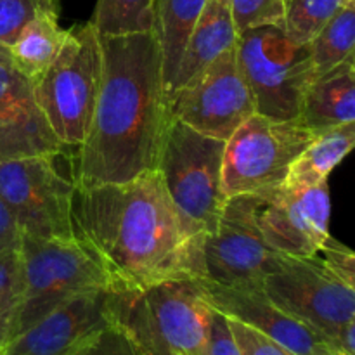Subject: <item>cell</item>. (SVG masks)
Segmentation results:
<instances>
[{
	"mask_svg": "<svg viewBox=\"0 0 355 355\" xmlns=\"http://www.w3.org/2000/svg\"><path fill=\"white\" fill-rule=\"evenodd\" d=\"M103 76L92 123L73 149L76 187L118 184L158 170L170 121L163 61L153 31L99 37Z\"/></svg>",
	"mask_w": 355,
	"mask_h": 355,
	"instance_id": "cell-1",
	"label": "cell"
},
{
	"mask_svg": "<svg viewBox=\"0 0 355 355\" xmlns=\"http://www.w3.org/2000/svg\"><path fill=\"white\" fill-rule=\"evenodd\" d=\"M19 260L23 293L14 336L78 295L96 290L114 291L101 257L76 236L38 239L21 234Z\"/></svg>",
	"mask_w": 355,
	"mask_h": 355,
	"instance_id": "cell-5",
	"label": "cell"
},
{
	"mask_svg": "<svg viewBox=\"0 0 355 355\" xmlns=\"http://www.w3.org/2000/svg\"><path fill=\"white\" fill-rule=\"evenodd\" d=\"M298 120L318 134L355 121V55L312 80Z\"/></svg>",
	"mask_w": 355,
	"mask_h": 355,
	"instance_id": "cell-18",
	"label": "cell"
},
{
	"mask_svg": "<svg viewBox=\"0 0 355 355\" xmlns=\"http://www.w3.org/2000/svg\"><path fill=\"white\" fill-rule=\"evenodd\" d=\"M354 144L355 121L319 132L291 163L281 187L298 189L328 182L329 173L345 159Z\"/></svg>",
	"mask_w": 355,
	"mask_h": 355,
	"instance_id": "cell-19",
	"label": "cell"
},
{
	"mask_svg": "<svg viewBox=\"0 0 355 355\" xmlns=\"http://www.w3.org/2000/svg\"><path fill=\"white\" fill-rule=\"evenodd\" d=\"M214 309L198 279L111 291V314L134 355H207Z\"/></svg>",
	"mask_w": 355,
	"mask_h": 355,
	"instance_id": "cell-3",
	"label": "cell"
},
{
	"mask_svg": "<svg viewBox=\"0 0 355 355\" xmlns=\"http://www.w3.org/2000/svg\"><path fill=\"white\" fill-rule=\"evenodd\" d=\"M128 340L116 326H110L87 343L76 355H123L128 349Z\"/></svg>",
	"mask_w": 355,
	"mask_h": 355,
	"instance_id": "cell-31",
	"label": "cell"
},
{
	"mask_svg": "<svg viewBox=\"0 0 355 355\" xmlns=\"http://www.w3.org/2000/svg\"><path fill=\"white\" fill-rule=\"evenodd\" d=\"M307 45L315 76L352 58L355 45V3L343 7Z\"/></svg>",
	"mask_w": 355,
	"mask_h": 355,
	"instance_id": "cell-22",
	"label": "cell"
},
{
	"mask_svg": "<svg viewBox=\"0 0 355 355\" xmlns=\"http://www.w3.org/2000/svg\"><path fill=\"white\" fill-rule=\"evenodd\" d=\"M73 229L101 257L114 291L201 279V248L184 232L158 170L127 182L76 187Z\"/></svg>",
	"mask_w": 355,
	"mask_h": 355,
	"instance_id": "cell-2",
	"label": "cell"
},
{
	"mask_svg": "<svg viewBox=\"0 0 355 355\" xmlns=\"http://www.w3.org/2000/svg\"><path fill=\"white\" fill-rule=\"evenodd\" d=\"M208 305L225 318L255 328L295 355H336L318 331L291 318L269 300L263 290H236L198 279Z\"/></svg>",
	"mask_w": 355,
	"mask_h": 355,
	"instance_id": "cell-16",
	"label": "cell"
},
{
	"mask_svg": "<svg viewBox=\"0 0 355 355\" xmlns=\"http://www.w3.org/2000/svg\"><path fill=\"white\" fill-rule=\"evenodd\" d=\"M23 276L19 246L0 253V355H6L19 314Z\"/></svg>",
	"mask_w": 355,
	"mask_h": 355,
	"instance_id": "cell-25",
	"label": "cell"
},
{
	"mask_svg": "<svg viewBox=\"0 0 355 355\" xmlns=\"http://www.w3.org/2000/svg\"><path fill=\"white\" fill-rule=\"evenodd\" d=\"M156 0H97L90 19L99 37L148 33L155 26Z\"/></svg>",
	"mask_w": 355,
	"mask_h": 355,
	"instance_id": "cell-23",
	"label": "cell"
},
{
	"mask_svg": "<svg viewBox=\"0 0 355 355\" xmlns=\"http://www.w3.org/2000/svg\"><path fill=\"white\" fill-rule=\"evenodd\" d=\"M286 0H231V12L238 33L262 26H283Z\"/></svg>",
	"mask_w": 355,
	"mask_h": 355,
	"instance_id": "cell-27",
	"label": "cell"
},
{
	"mask_svg": "<svg viewBox=\"0 0 355 355\" xmlns=\"http://www.w3.org/2000/svg\"><path fill=\"white\" fill-rule=\"evenodd\" d=\"M225 141L208 137L177 118H170L158 172L175 207L184 232L201 248L217 229L227 194L222 184Z\"/></svg>",
	"mask_w": 355,
	"mask_h": 355,
	"instance_id": "cell-4",
	"label": "cell"
},
{
	"mask_svg": "<svg viewBox=\"0 0 355 355\" xmlns=\"http://www.w3.org/2000/svg\"><path fill=\"white\" fill-rule=\"evenodd\" d=\"M318 132L298 118L252 114L225 141L222 158V184L229 196H267L283 184L291 163L309 146Z\"/></svg>",
	"mask_w": 355,
	"mask_h": 355,
	"instance_id": "cell-10",
	"label": "cell"
},
{
	"mask_svg": "<svg viewBox=\"0 0 355 355\" xmlns=\"http://www.w3.org/2000/svg\"><path fill=\"white\" fill-rule=\"evenodd\" d=\"M262 198L236 194L225 200L217 229L201 241V279L236 290H262L286 260L267 245L259 227Z\"/></svg>",
	"mask_w": 355,
	"mask_h": 355,
	"instance_id": "cell-11",
	"label": "cell"
},
{
	"mask_svg": "<svg viewBox=\"0 0 355 355\" xmlns=\"http://www.w3.org/2000/svg\"><path fill=\"white\" fill-rule=\"evenodd\" d=\"M42 116L33 85L0 45V162L66 149Z\"/></svg>",
	"mask_w": 355,
	"mask_h": 355,
	"instance_id": "cell-15",
	"label": "cell"
},
{
	"mask_svg": "<svg viewBox=\"0 0 355 355\" xmlns=\"http://www.w3.org/2000/svg\"><path fill=\"white\" fill-rule=\"evenodd\" d=\"M207 355H241L229 328L227 318L218 311H211L210 331H208Z\"/></svg>",
	"mask_w": 355,
	"mask_h": 355,
	"instance_id": "cell-30",
	"label": "cell"
},
{
	"mask_svg": "<svg viewBox=\"0 0 355 355\" xmlns=\"http://www.w3.org/2000/svg\"><path fill=\"white\" fill-rule=\"evenodd\" d=\"M274 305L318 331L336 355H355V288L326 270L315 257H286L263 281Z\"/></svg>",
	"mask_w": 355,
	"mask_h": 355,
	"instance_id": "cell-8",
	"label": "cell"
},
{
	"mask_svg": "<svg viewBox=\"0 0 355 355\" xmlns=\"http://www.w3.org/2000/svg\"><path fill=\"white\" fill-rule=\"evenodd\" d=\"M315 259L333 276L355 288V255L349 246L328 236L319 248Z\"/></svg>",
	"mask_w": 355,
	"mask_h": 355,
	"instance_id": "cell-28",
	"label": "cell"
},
{
	"mask_svg": "<svg viewBox=\"0 0 355 355\" xmlns=\"http://www.w3.org/2000/svg\"><path fill=\"white\" fill-rule=\"evenodd\" d=\"M103 76V51L92 23L68 30L52 64L31 82L42 116L59 142L68 148L83 144L92 123Z\"/></svg>",
	"mask_w": 355,
	"mask_h": 355,
	"instance_id": "cell-6",
	"label": "cell"
},
{
	"mask_svg": "<svg viewBox=\"0 0 355 355\" xmlns=\"http://www.w3.org/2000/svg\"><path fill=\"white\" fill-rule=\"evenodd\" d=\"M352 2H355V0H352Z\"/></svg>",
	"mask_w": 355,
	"mask_h": 355,
	"instance_id": "cell-34",
	"label": "cell"
},
{
	"mask_svg": "<svg viewBox=\"0 0 355 355\" xmlns=\"http://www.w3.org/2000/svg\"><path fill=\"white\" fill-rule=\"evenodd\" d=\"M110 326L111 291H87L14 336L6 355H76Z\"/></svg>",
	"mask_w": 355,
	"mask_h": 355,
	"instance_id": "cell-14",
	"label": "cell"
},
{
	"mask_svg": "<svg viewBox=\"0 0 355 355\" xmlns=\"http://www.w3.org/2000/svg\"><path fill=\"white\" fill-rule=\"evenodd\" d=\"M207 2L208 0H156L153 33L162 52L166 97L182 61L191 31Z\"/></svg>",
	"mask_w": 355,
	"mask_h": 355,
	"instance_id": "cell-20",
	"label": "cell"
},
{
	"mask_svg": "<svg viewBox=\"0 0 355 355\" xmlns=\"http://www.w3.org/2000/svg\"><path fill=\"white\" fill-rule=\"evenodd\" d=\"M328 182L318 186L277 187L262 198L259 227L267 245L293 259H312L329 236Z\"/></svg>",
	"mask_w": 355,
	"mask_h": 355,
	"instance_id": "cell-13",
	"label": "cell"
},
{
	"mask_svg": "<svg viewBox=\"0 0 355 355\" xmlns=\"http://www.w3.org/2000/svg\"><path fill=\"white\" fill-rule=\"evenodd\" d=\"M21 231L9 208L0 200V253L19 246Z\"/></svg>",
	"mask_w": 355,
	"mask_h": 355,
	"instance_id": "cell-32",
	"label": "cell"
},
{
	"mask_svg": "<svg viewBox=\"0 0 355 355\" xmlns=\"http://www.w3.org/2000/svg\"><path fill=\"white\" fill-rule=\"evenodd\" d=\"M236 42H238V31L232 21L231 0H208L189 35L182 61L170 85L168 103L170 97L180 87L203 71L218 55L234 49Z\"/></svg>",
	"mask_w": 355,
	"mask_h": 355,
	"instance_id": "cell-17",
	"label": "cell"
},
{
	"mask_svg": "<svg viewBox=\"0 0 355 355\" xmlns=\"http://www.w3.org/2000/svg\"><path fill=\"white\" fill-rule=\"evenodd\" d=\"M352 0H286L283 30L293 44L307 45Z\"/></svg>",
	"mask_w": 355,
	"mask_h": 355,
	"instance_id": "cell-24",
	"label": "cell"
},
{
	"mask_svg": "<svg viewBox=\"0 0 355 355\" xmlns=\"http://www.w3.org/2000/svg\"><path fill=\"white\" fill-rule=\"evenodd\" d=\"M170 116L208 137L227 141L252 114L253 96L238 64L236 47L180 87L168 103Z\"/></svg>",
	"mask_w": 355,
	"mask_h": 355,
	"instance_id": "cell-12",
	"label": "cell"
},
{
	"mask_svg": "<svg viewBox=\"0 0 355 355\" xmlns=\"http://www.w3.org/2000/svg\"><path fill=\"white\" fill-rule=\"evenodd\" d=\"M128 345H130V343H128ZM123 355H134V350H132V347H128V349L125 350Z\"/></svg>",
	"mask_w": 355,
	"mask_h": 355,
	"instance_id": "cell-33",
	"label": "cell"
},
{
	"mask_svg": "<svg viewBox=\"0 0 355 355\" xmlns=\"http://www.w3.org/2000/svg\"><path fill=\"white\" fill-rule=\"evenodd\" d=\"M59 10V0H0V45L9 49L31 21Z\"/></svg>",
	"mask_w": 355,
	"mask_h": 355,
	"instance_id": "cell-26",
	"label": "cell"
},
{
	"mask_svg": "<svg viewBox=\"0 0 355 355\" xmlns=\"http://www.w3.org/2000/svg\"><path fill=\"white\" fill-rule=\"evenodd\" d=\"M227 322L241 355H295L252 326L231 318H227Z\"/></svg>",
	"mask_w": 355,
	"mask_h": 355,
	"instance_id": "cell-29",
	"label": "cell"
},
{
	"mask_svg": "<svg viewBox=\"0 0 355 355\" xmlns=\"http://www.w3.org/2000/svg\"><path fill=\"white\" fill-rule=\"evenodd\" d=\"M73 149L0 162V200L14 215L23 236L75 238Z\"/></svg>",
	"mask_w": 355,
	"mask_h": 355,
	"instance_id": "cell-7",
	"label": "cell"
},
{
	"mask_svg": "<svg viewBox=\"0 0 355 355\" xmlns=\"http://www.w3.org/2000/svg\"><path fill=\"white\" fill-rule=\"evenodd\" d=\"M68 37L59 26V14H45L31 21L9 47L16 68L33 82L52 64Z\"/></svg>",
	"mask_w": 355,
	"mask_h": 355,
	"instance_id": "cell-21",
	"label": "cell"
},
{
	"mask_svg": "<svg viewBox=\"0 0 355 355\" xmlns=\"http://www.w3.org/2000/svg\"><path fill=\"white\" fill-rule=\"evenodd\" d=\"M238 64L263 116L295 120L315 78L309 45L293 44L283 26H262L238 33Z\"/></svg>",
	"mask_w": 355,
	"mask_h": 355,
	"instance_id": "cell-9",
	"label": "cell"
}]
</instances>
